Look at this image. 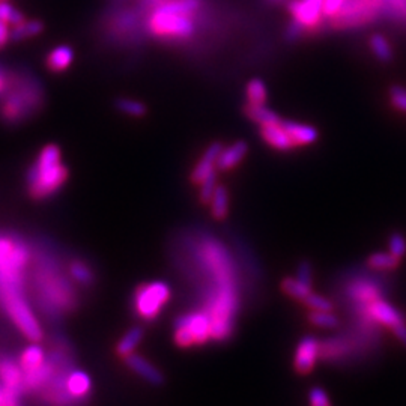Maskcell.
<instances>
[{
    "instance_id": "cell-43",
    "label": "cell",
    "mask_w": 406,
    "mask_h": 406,
    "mask_svg": "<svg viewBox=\"0 0 406 406\" xmlns=\"http://www.w3.org/2000/svg\"><path fill=\"white\" fill-rule=\"evenodd\" d=\"M391 331L395 333V336L406 346V324H402V325L396 326V328L391 330Z\"/></svg>"
},
{
    "instance_id": "cell-5",
    "label": "cell",
    "mask_w": 406,
    "mask_h": 406,
    "mask_svg": "<svg viewBox=\"0 0 406 406\" xmlns=\"http://www.w3.org/2000/svg\"><path fill=\"white\" fill-rule=\"evenodd\" d=\"M2 299L11 319L14 321L23 334L32 340V342H39L43 338L41 326H39L29 304L20 295L18 287H11V289L2 291Z\"/></svg>"
},
{
    "instance_id": "cell-32",
    "label": "cell",
    "mask_w": 406,
    "mask_h": 406,
    "mask_svg": "<svg viewBox=\"0 0 406 406\" xmlns=\"http://www.w3.org/2000/svg\"><path fill=\"white\" fill-rule=\"evenodd\" d=\"M70 272L75 282L82 283V284H90L92 283V271H90L83 262H73L70 267Z\"/></svg>"
},
{
    "instance_id": "cell-16",
    "label": "cell",
    "mask_w": 406,
    "mask_h": 406,
    "mask_svg": "<svg viewBox=\"0 0 406 406\" xmlns=\"http://www.w3.org/2000/svg\"><path fill=\"white\" fill-rule=\"evenodd\" d=\"M90 387H92V383H90L89 375L82 370H73L63 378V390L70 399L86 397Z\"/></svg>"
},
{
    "instance_id": "cell-3",
    "label": "cell",
    "mask_w": 406,
    "mask_h": 406,
    "mask_svg": "<svg viewBox=\"0 0 406 406\" xmlns=\"http://www.w3.org/2000/svg\"><path fill=\"white\" fill-rule=\"evenodd\" d=\"M384 0H345L326 24L337 32L358 31L384 17Z\"/></svg>"
},
{
    "instance_id": "cell-10",
    "label": "cell",
    "mask_w": 406,
    "mask_h": 406,
    "mask_svg": "<svg viewBox=\"0 0 406 406\" xmlns=\"http://www.w3.org/2000/svg\"><path fill=\"white\" fill-rule=\"evenodd\" d=\"M260 137L264 139V141L269 148L276 149V151L289 152V151L295 149L289 134H287V131L283 127V119L277 124L262 125L260 127Z\"/></svg>"
},
{
    "instance_id": "cell-27",
    "label": "cell",
    "mask_w": 406,
    "mask_h": 406,
    "mask_svg": "<svg viewBox=\"0 0 406 406\" xmlns=\"http://www.w3.org/2000/svg\"><path fill=\"white\" fill-rule=\"evenodd\" d=\"M116 107L124 114L133 116V117H143L148 112L145 102H141L139 100H133V98H119L116 101Z\"/></svg>"
},
{
    "instance_id": "cell-30",
    "label": "cell",
    "mask_w": 406,
    "mask_h": 406,
    "mask_svg": "<svg viewBox=\"0 0 406 406\" xmlns=\"http://www.w3.org/2000/svg\"><path fill=\"white\" fill-rule=\"evenodd\" d=\"M309 319L311 324L319 326V328L330 330V328H337L338 326V319L331 311H311Z\"/></svg>"
},
{
    "instance_id": "cell-46",
    "label": "cell",
    "mask_w": 406,
    "mask_h": 406,
    "mask_svg": "<svg viewBox=\"0 0 406 406\" xmlns=\"http://www.w3.org/2000/svg\"><path fill=\"white\" fill-rule=\"evenodd\" d=\"M17 399H18V397H14V399H12V400L8 403V406H18V403H17Z\"/></svg>"
},
{
    "instance_id": "cell-29",
    "label": "cell",
    "mask_w": 406,
    "mask_h": 406,
    "mask_svg": "<svg viewBox=\"0 0 406 406\" xmlns=\"http://www.w3.org/2000/svg\"><path fill=\"white\" fill-rule=\"evenodd\" d=\"M0 20L5 21L9 28H14L24 21V16L9 2H0Z\"/></svg>"
},
{
    "instance_id": "cell-31",
    "label": "cell",
    "mask_w": 406,
    "mask_h": 406,
    "mask_svg": "<svg viewBox=\"0 0 406 406\" xmlns=\"http://www.w3.org/2000/svg\"><path fill=\"white\" fill-rule=\"evenodd\" d=\"M217 190V172L214 170V172L211 175H208L201 184H199V196H201V201L208 203V202H211L213 199V196Z\"/></svg>"
},
{
    "instance_id": "cell-28",
    "label": "cell",
    "mask_w": 406,
    "mask_h": 406,
    "mask_svg": "<svg viewBox=\"0 0 406 406\" xmlns=\"http://www.w3.org/2000/svg\"><path fill=\"white\" fill-rule=\"evenodd\" d=\"M399 262H400V259L397 256H395V255H391L390 252L388 253L378 252V253L370 255L368 264L373 269L387 271V269H395L399 265Z\"/></svg>"
},
{
    "instance_id": "cell-47",
    "label": "cell",
    "mask_w": 406,
    "mask_h": 406,
    "mask_svg": "<svg viewBox=\"0 0 406 406\" xmlns=\"http://www.w3.org/2000/svg\"><path fill=\"white\" fill-rule=\"evenodd\" d=\"M0 2H8V0H0Z\"/></svg>"
},
{
    "instance_id": "cell-35",
    "label": "cell",
    "mask_w": 406,
    "mask_h": 406,
    "mask_svg": "<svg viewBox=\"0 0 406 406\" xmlns=\"http://www.w3.org/2000/svg\"><path fill=\"white\" fill-rule=\"evenodd\" d=\"M353 298H357L361 303H372V301L378 299V289L372 284H358L352 292Z\"/></svg>"
},
{
    "instance_id": "cell-36",
    "label": "cell",
    "mask_w": 406,
    "mask_h": 406,
    "mask_svg": "<svg viewBox=\"0 0 406 406\" xmlns=\"http://www.w3.org/2000/svg\"><path fill=\"white\" fill-rule=\"evenodd\" d=\"M388 250L391 255L402 259L406 255V240L400 233H392L388 241Z\"/></svg>"
},
{
    "instance_id": "cell-11",
    "label": "cell",
    "mask_w": 406,
    "mask_h": 406,
    "mask_svg": "<svg viewBox=\"0 0 406 406\" xmlns=\"http://www.w3.org/2000/svg\"><path fill=\"white\" fill-rule=\"evenodd\" d=\"M221 149H223V145L218 141L213 143V145H209L206 148L205 154L202 155V159L198 161V164H196V167L193 169V173H191V181L196 186H199L208 175H211L214 170H217V160H218Z\"/></svg>"
},
{
    "instance_id": "cell-13",
    "label": "cell",
    "mask_w": 406,
    "mask_h": 406,
    "mask_svg": "<svg viewBox=\"0 0 406 406\" xmlns=\"http://www.w3.org/2000/svg\"><path fill=\"white\" fill-rule=\"evenodd\" d=\"M248 154V145L244 140H238L232 143L229 146H223L218 160H217V170L226 172V170H232L237 166H240Z\"/></svg>"
},
{
    "instance_id": "cell-33",
    "label": "cell",
    "mask_w": 406,
    "mask_h": 406,
    "mask_svg": "<svg viewBox=\"0 0 406 406\" xmlns=\"http://www.w3.org/2000/svg\"><path fill=\"white\" fill-rule=\"evenodd\" d=\"M303 303L313 311H331L333 310V303L328 298H325L318 294H313V292L303 301Z\"/></svg>"
},
{
    "instance_id": "cell-26",
    "label": "cell",
    "mask_w": 406,
    "mask_h": 406,
    "mask_svg": "<svg viewBox=\"0 0 406 406\" xmlns=\"http://www.w3.org/2000/svg\"><path fill=\"white\" fill-rule=\"evenodd\" d=\"M282 287H283V291L295 298V299H299V301H304L310 294H311V287L310 284L304 283V282H301L299 279H294V277H287L283 280L282 283Z\"/></svg>"
},
{
    "instance_id": "cell-22",
    "label": "cell",
    "mask_w": 406,
    "mask_h": 406,
    "mask_svg": "<svg viewBox=\"0 0 406 406\" xmlns=\"http://www.w3.org/2000/svg\"><path fill=\"white\" fill-rule=\"evenodd\" d=\"M369 46L373 56L383 63H388L395 58V51L390 44L388 39L381 33H373L369 39Z\"/></svg>"
},
{
    "instance_id": "cell-39",
    "label": "cell",
    "mask_w": 406,
    "mask_h": 406,
    "mask_svg": "<svg viewBox=\"0 0 406 406\" xmlns=\"http://www.w3.org/2000/svg\"><path fill=\"white\" fill-rule=\"evenodd\" d=\"M297 279L311 286V265L309 264V262H301V264L298 265Z\"/></svg>"
},
{
    "instance_id": "cell-37",
    "label": "cell",
    "mask_w": 406,
    "mask_h": 406,
    "mask_svg": "<svg viewBox=\"0 0 406 406\" xmlns=\"http://www.w3.org/2000/svg\"><path fill=\"white\" fill-rule=\"evenodd\" d=\"M310 403L311 406H330V399L326 396V392L321 387H313L310 390Z\"/></svg>"
},
{
    "instance_id": "cell-2",
    "label": "cell",
    "mask_w": 406,
    "mask_h": 406,
    "mask_svg": "<svg viewBox=\"0 0 406 406\" xmlns=\"http://www.w3.org/2000/svg\"><path fill=\"white\" fill-rule=\"evenodd\" d=\"M68 179V169L60 160V148L47 145L38 154L36 161L28 170V188L33 199H47L56 194Z\"/></svg>"
},
{
    "instance_id": "cell-6",
    "label": "cell",
    "mask_w": 406,
    "mask_h": 406,
    "mask_svg": "<svg viewBox=\"0 0 406 406\" xmlns=\"http://www.w3.org/2000/svg\"><path fill=\"white\" fill-rule=\"evenodd\" d=\"M287 12L304 35H313L322 31L324 17V0H289L286 4Z\"/></svg>"
},
{
    "instance_id": "cell-45",
    "label": "cell",
    "mask_w": 406,
    "mask_h": 406,
    "mask_svg": "<svg viewBox=\"0 0 406 406\" xmlns=\"http://www.w3.org/2000/svg\"><path fill=\"white\" fill-rule=\"evenodd\" d=\"M267 2H268V4H274V5H276V4H284L286 0H267ZM287 2H289V0H287Z\"/></svg>"
},
{
    "instance_id": "cell-44",
    "label": "cell",
    "mask_w": 406,
    "mask_h": 406,
    "mask_svg": "<svg viewBox=\"0 0 406 406\" xmlns=\"http://www.w3.org/2000/svg\"><path fill=\"white\" fill-rule=\"evenodd\" d=\"M8 85H9V74H5L4 70H0V97L5 94Z\"/></svg>"
},
{
    "instance_id": "cell-20",
    "label": "cell",
    "mask_w": 406,
    "mask_h": 406,
    "mask_svg": "<svg viewBox=\"0 0 406 406\" xmlns=\"http://www.w3.org/2000/svg\"><path fill=\"white\" fill-rule=\"evenodd\" d=\"M245 100L248 106H267L268 89L267 85L260 78H253L247 83Z\"/></svg>"
},
{
    "instance_id": "cell-25",
    "label": "cell",
    "mask_w": 406,
    "mask_h": 406,
    "mask_svg": "<svg viewBox=\"0 0 406 406\" xmlns=\"http://www.w3.org/2000/svg\"><path fill=\"white\" fill-rule=\"evenodd\" d=\"M211 209H213V215L217 220L226 218L229 213V193L226 187L217 186V190L211 199Z\"/></svg>"
},
{
    "instance_id": "cell-41",
    "label": "cell",
    "mask_w": 406,
    "mask_h": 406,
    "mask_svg": "<svg viewBox=\"0 0 406 406\" xmlns=\"http://www.w3.org/2000/svg\"><path fill=\"white\" fill-rule=\"evenodd\" d=\"M14 241H11L8 238H0V262H4L9 253L12 252V248H14Z\"/></svg>"
},
{
    "instance_id": "cell-15",
    "label": "cell",
    "mask_w": 406,
    "mask_h": 406,
    "mask_svg": "<svg viewBox=\"0 0 406 406\" xmlns=\"http://www.w3.org/2000/svg\"><path fill=\"white\" fill-rule=\"evenodd\" d=\"M127 365L133 370L134 373H137L140 378L145 379L149 384L152 385H160L163 383V375L161 372L155 368L154 364H151L148 360H145L143 357L137 356V353H129V356L125 357Z\"/></svg>"
},
{
    "instance_id": "cell-18",
    "label": "cell",
    "mask_w": 406,
    "mask_h": 406,
    "mask_svg": "<svg viewBox=\"0 0 406 406\" xmlns=\"http://www.w3.org/2000/svg\"><path fill=\"white\" fill-rule=\"evenodd\" d=\"M44 24L39 20H24L23 23L11 28V41L12 43H21L24 39H31L43 33Z\"/></svg>"
},
{
    "instance_id": "cell-42",
    "label": "cell",
    "mask_w": 406,
    "mask_h": 406,
    "mask_svg": "<svg viewBox=\"0 0 406 406\" xmlns=\"http://www.w3.org/2000/svg\"><path fill=\"white\" fill-rule=\"evenodd\" d=\"M14 397H18V395L6 390L2 384H0V406H8V403Z\"/></svg>"
},
{
    "instance_id": "cell-23",
    "label": "cell",
    "mask_w": 406,
    "mask_h": 406,
    "mask_svg": "<svg viewBox=\"0 0 406 406\" xmlns=\"http://www.w3.org/2000/svg\"><path fill=\"white\" fill-rule=\"evenodd\" d=\"M384 18L406 29V0H384Z\"/></svg>"
},
{
    "instance_id": "cell-38",
    "label": "cell",
    "mask_w": 406,
    "mask_h": 406,
    "mask_svg": "<svg viewBox=\"0 0 406 406\" xmlns=\"http://www.w3.org/2000/svg\"><path fill=\"white\" fill-rule=\"evenodd\" d=\"M345 0H324V17L325 21H328L331 17H334L338 9L342 8Z\"/></svg>"
},
{
    "instance_id": "cell-17",
    "label": "cell",
    "mask_w": 406,
    "mask_h": 406,
    "mask_svg": "<svg viewBox=\"0 0 406 406\" xmlns=\"http://www.w3.org/2000/svg\"><path fill=\"white\" fill-rule=\"evenodd\" d=\"M74 60V51L70 46H58L47 56V68L53 73L67 71Z\"/></svg>"
},
{
    "instance_id": "cell-12",
    "label": "cell",
    "mask_w": 406,
    "mask_h": 406,
    "mask_svg": "<svg viewBox=\"0 0 406 406\" xmlns=\"http://www.w3.org/2000/svg\"><path fill=\"white\" fill-rule=\"evenodd\" d=\"M283 127L287 131V134H289L295 149L310 146L319 139V131L313 125L283 119Z\"/></svg>"
},
{
    "instance_id": "cell-8",
    "label": "cell",
    "mask_w": 406,
    "mask_h": 406,
    "mask_svg": "<svg viewBox=\"0 0 406 406\" xmlns=\"http://www.w3.org/2000/svg\"><path fill=\"white\" fill-rule=\"evenodd\" d=\"M319 352H321V343L318 338H314L313 336H306L304 338H301L295 351V360H294L295 370L298 373L311 372L319 358Z\"/></svg>"
},
{
    "instance_id": "cell-9",
    "label": "cell",
    "mask_w": 406,
    "mask_h": 406,
    "mask_svg": "<svg viewBox=\"0 0 406 406\" xmlns=\"http://www.w3.org/2000/svg\"><path fill=\"white\" fill-rule=\"evenodd\" d=\"M368 314L375 322L388 326L390 330H395L396 326L405 324L402 313L396 307H392L390 303H387V301L379 298L369 303Z\"/></svg>"
},
{
    "instance_id": "cell-40",
    "label": "cell",
    "mask_w": 406,
    "mask_h": 406,
    "mask_svg": "<svg viewBox=\"0 0 406 406\" xmlns=\"http://www.w3.org/2000/svg\"><path fill=\"white\" fill-rule=\"evenodd\" d=\"M9 41H11V28L5 21L0 20V50L6 47Z\"/></svg>"
},
{
    "instance_id": "cell-1",
    "label": "cell",
    "mask_w": 406,
    "mask_h": 406,
    "mask_svg": "<svg viewBox=\"0 0 406 406\" xmlns=\"http://www.w3.org/2000/svg\"><path fill=\"white\" fill-rule=\"evenodd\" d=\"M0 119L8 125H18L32 117L44 104V90L29 74L9 75V85L2 95Z\"/></svg>"
},
{
    "instance_id": "cell-14",
    "label": "cell",
    "mask_w": 406,
    "mask_h": 406,
    "mask_svg": "<svg viewBox=\"0 0 406 406\" xmlns=\"http://www.w3.org/2000/svg\"><path fill=\"white\" fill-rule=\"evenodd\" d=\"M0 381H2V385L6 390L16 392V395H20L21 388H24L23 387L24 372L21 369V365L9 358L0 360Z\"/></svg>"
},
{
    "instance_id": "cell-7",
    "label": "cell",
    "mask_w": 406,
    "mask_h": 406,
    "mask_svg": "<svg viewBox=\"0 0 406 406\" xmlns=\"http://www.w3.org/2000/svg\"><path fill=\"white\" fill-rule=\"evenodd\" d=\"M170 298V287L164 282H154L140 286L134 297V307L139 316L152 321L159 316Z\"/></svg>"
},
{
    "instance_id": "cell-34",
    "label": "cell",
    "mask_w": 406,
    "mask_h": 406,
    "mask_svg": "<svg viewBox=\"0 0 406 406\" xmlns=\"http://www.w3.org/2000/svg\"><path fill=\"white\" fill-rule=\"evenodd\" d=\"M391 106L396 110L406 113V87L403 86H392L388 92Z\"/></svg>"
},
{
    "instance_id": "cell-24",
    "label": "cell",
    "mask_w": 406,
    "mask_h": 406,
    "mask_svg": "<svg viewBox=\"0 0 406 406\" xmlns=\"http://www.w3.org/2000/svg\"><path fill=\"white\" fill-rule=\"evenodd\" d=\"M143 338V330L139 328V326H134V328H131L121 340L119 343H117V353L122 357L129 356V353H133L134 349L139 346V343L141 342Z\"/></svg>"
},
{
    "instance_id": "cell-4",
    "label": "cell",
    "mask_w": 406,
    "mask_h": 406,
    "mask_svg": "<svg viewBox=\"0 0 406 406\" xmlns=\"http://www.w3.org/2000/svg\"><path fill=\"white\" fill-rule=\"evenodd\" d=\"M211 336V318L208 311H194L179 316L175 322V342L182 348L206 343Z\"/></svg>"
},
{
    "instance_id": "cell-19",
    "label": "cell",
    "mask_w": 406,
    "mask_h": 406,
    "mask_svg": "<svg viewBox=\"0 0 406 406\" xmlns=\"http://www.w3.org/2000/svg\"><path fill=\"white\" fill-rule=\"evenodd\" d=\"M244 112L248 116V119H252L259 127L277 124L282 121V117L274 110L268 109L267 106H248L247 104Z\"/></svg>"
},
{
    "instance_id": "cell-21",
    "label": "cell",
    "mask_w": 406,
    "mask_h": 406,
    "mask_svg": "<svg viewBox=\"0 0 406 406\" xmlns=\"http://www.w3.org/2000/svg\"><path fill=\"white\" fill-rule=\"evenodd\" d=\"M44 363H46V353H44V349L39 345H35V343L29 345L21 353L20 365L24 373L39 368V365H43Z\"/></svg>"
}]
</instances>
